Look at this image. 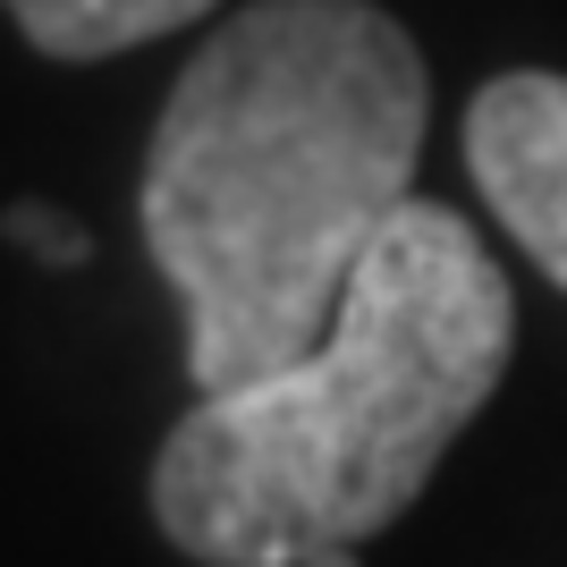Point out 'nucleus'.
<instances>
[{"label":"nucleus","instance_id":"f257e3e1","mask_svg":"<svg viewBox=\"0 0 567 567\" xmlns=\"http://www.w3.org/2000/svg\"><path fill=\"white\" fill-rule=\"evenodd\" d=\"M432 76L373 0H246L144 144V246L187 313L195 399L297 364L415 204Z\"/></svg>","mask_w":567,"mask_h":567},{"label":"nucleus","instance_id":"f03ea898","mask_svg":"<svg viewBox=\"0 0 567 567\" xmlns=\"http://www.w3.org/2000/svg\"><path fill=\"white\" fill-rule=\"evenodd\" d=\"M517 355V297L450 204H406L297 364L195 399L153 457V525L195 567H306L424 499Z\"/></svg>","mask_w":567,"mask_h":567},{"label":"nucleus","instance_id":"7ed1b4c3","mask_svg":"<svg viewBox=\"0 0 567 567\" xmlns=\"http://www.w3.org/2000/svg\"><path fill=\"white\" fill-rule=\"evenodd\" d=\"M466 169L499 229L567 288V76L508 69L466 102Z\"/></svg>","mask_w":567,"mask_h":567},{"label":"nucleus","instance_id":"20e7f679","mask_svg":"<svg viewBox=\"0 0 567 567\" xmlns=\"http://www.w3.org/2000/svg\"><path fill=\"white\" fill-rule=\"evenodd\" d=\"M43 60H111V51L162 43L178 25H204L220 0H0Z\"/></svg>","mask_w":567,"mask_h":567},{"label":"nucleus","instance_id":"39448f33","mask_svg":"<svg viewBox=\"0 0 567 567\" xmlns=\"http://www.w3.org/2000/svg\"><path fill=\"white\" fill-rule=\"evenodd\" d=\"M9 237H25L43 262H85V229L60 220V213H43V204H18V213H9Z\"/></svg>","mask_w":567,"mask_h":567},{"label":"nucleus","instance_id":"423d86ee","mask_svg":"<svg viewBox=\"0 0 567 567\" xmlns=\"http://www.w3.org/2000/svg\"><path fill=\"white\" fill-rule=\"evenodd\" d=\"M306 567H364V559H355V543H322Z\"/></svg>","mask_w":567,"mask_h":567}]
</instances>
